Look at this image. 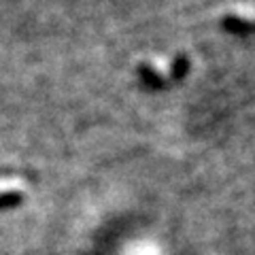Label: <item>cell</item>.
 <instances>
[{
  "label": "cell",
  "mask_w": 255,
  "mask_h": 255,
  "mask_svg": "<svg viewBox=\"0 0 255 255\" xmlns=\"http://www.w3.org/2000/svg\"><path fill=\"white\" fill-rule=\"evenodd\" d=\"M187 66H189V60H185L183 55H179L174 62H157V60H153L149 64H142L140 73L151 83H166V81H172L174 77L183 75Z\"/></svg>",
  "instance_id": "obj_1"
}]
</instances>
